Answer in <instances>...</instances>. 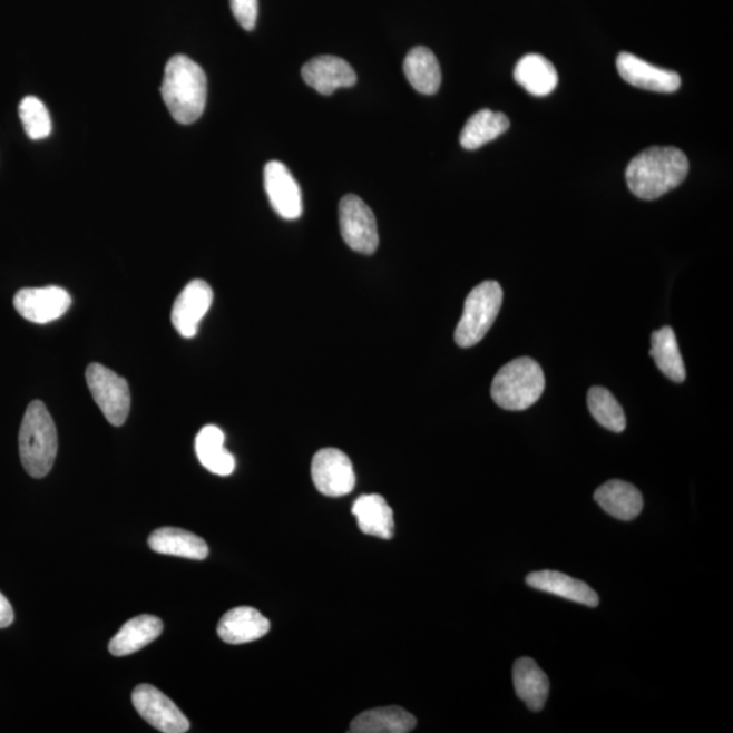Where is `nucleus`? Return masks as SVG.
Listing matches in <instances>:
<instances>
[{
  "mask_svg": "<svg viewBox=\"0 0 733 733\" xmlns=\"http://www.w3.org/2000/svg\"><path fill=\"white\" fill-rule=\"evenodd\" d=\"M148 545L159 555L189 558V560L197 561L205 560L209 553L204 539L197 537L194 532L174 529V527L155 530L148 538Z\"/></svg>",
  "mask_w": 733,
  "mask_h": 733,
  "instance_id": "obj_21",
  "label": "nucleus"
},
{
  "mask_svg": "<svg viewBox=\"0 0 733 733\" xmlns=\"http://www.w3.org/2000/svg\"><path fill=\"white\" fill-rule=\"evenodd\" d=\"M403 72L408 82L421 95L432 96L442 85V70L437 56L426 47L410 49L403 61Z\"/></svg>",
  "mask_w": 733,
  "mask_h": 733,
  "instance_id": "obj_24",
  "label": "nucleus"
},
{
  "mask_svg": "<svg viewBox=\"0 0 733 733\" xmlns=\"http://www.w3.org/2000/svg\"><path fill=\"white\" fill-rule=\"evenodd\" d=\"M133 702L136 712L155 730L164 733H185L190 729L185 714L157 687L146 683L135 687Z\"/></svg>",
  "mask_w": 733,
  "mask_h": 733,
  "instance_id": "obj_8",
  "label": "nucleus"
},
{
  "mask_svg": "<svg viewBox=\"0 0 733 733\" xmlns=\"http://www.w3.org/2000/svg\"><path fill=\"white\" fill-rule=\"evenodd\" d=\"M58 449V430L51 413L41 401H33L25 412L20 430V456L25 471L33 478L48 476Z\"/></svg>",
  "mask_w": 733,
  "mask_h": 733,
  "instance_id": "obj_3",
  "label": "nucleus"
},
{
  "mask_svg": "<svg viewBox=\"0 0 733 733\" xmlns=\"http://www.w3.org/2000/svg\"><path fill=\"white\" fill-rule=\"evenodd\" d=\"M512 676L518 697L531 712L543 711L550 691L548 675L532 658L521 657L514 664Z\"/></svg>",
  "mask_w": 733,
  "mask_h": 733,
  "instance_id": "obj_19",
  "label": "nucleus"
},
{
  "mask_svg": "<svg viewBox=\"0 0 733 733\" xmlns=\"http://www.w3.org/2000/svg\"><path fill=\"white\" fill-rule=\"evenodd\" d=\"M302 78L322 96H331L341 87H352L358 82L355 70L344 59L335 56H319L302 67Z\"/></svg>",
  "mask_w": 733,
  "mask_h": 733,
  "instance_id": "obj_13",
  "label": "nucleus"
},
{
  "mask_svg": "<svg viewBox=\"0 0 733 733\" xmlns=\"http://www.w3.org/2000/svg\"><path fill=\"white\" fill-rule=\"evenodd\" d=\"M232 11L242 28L251 32L256 28L258 17V0H229Z\"/></svg>",
  "mask_w": 733,
  "mask_h": 733,
  "instance_id": "obj_30",
  "label": "nucleus"
},
{
  "mask_svg": "<svg viewBox=\"0 0 733 733\" xmlns=\"http://www.w3.org/2000/svg\"><path fill=\"white\" fill-rule=\"evenodd\" d=\"M214 301V291L204 281L190 282L178 295L172 310V322L185 339L195 338L198 325Z\"/></svg>",
  "mask_w": 733,
  "mask_h": 733,
  "instance_id": "obj_12",
  "label": "nucleus"
},
{
  "mask_svg": "<svg viewBox=\"0 0 733 733\" xmlns=\"http://www.w3.org/2000/svg\"><path fill=\"white\" fill-rule=\"evenodd\" d=\"M270 619L256 608L235 607L223 615L217 625V635L227 644H247L268 635Z\"/></svg>",
  "mask_w": 733,
  "mask_h": 733,
  "instance_id": "obj_15",
  "label": "nucleus"
},
{
  "mask_svg": "<svg viewBox=\"0 0 733 733\" xmlns=\"http://www.w3.org/2000/svg\"><path fill=\"white\" fill-rule=\"evenodd\" d=\"M225 433L216 426H205L196 437L195 449L198 461L205 469L216 476L227 477L234 473L235 458L226 447Z\"/></svg>",
  "mask_w": 733,
  "mask_h": 733,
  "instance_id": "obj_22",
  "label": "nucleus"
},
{
  "mask_svg": "<svg viewBox=\"0 0 733 733\" xmlns=\"http://www.w3.org/2000/svg\"><path fill=\"white\" fill-rule=\"evenodd\" d=\"M20 119L25 133L32 140H42L52 133V120L41 99L29 96L20 104Z\"/></svg>",
  "mask_w": 733,
  "mask_h": 733,
  "instance_id": "obj_29",
  "label": "nucleus"
},
{
  "mask_svg": "<svg viewBox=\"0 0 733 733\" xmlns=\"http://www.w3.org/2000/svg\"><path fill=\"white\" fill-rule=\"evenodd\" d=\"M651 356L654 358L658 370L671 381L685 382L686 369L681 355L676 334L670 326H664L651 335Z\"/></svg>",
  "mask_w": 733,
  "mask_h": 733,
  "instance_id": "obj_27",
  "label": "nucleus"
},
{
  "mask_svg": "<svg viewBox=\"0 0 733 733\" xmlns=\"http://www.w3.org/2000/svg\"><path fill=\"white\" fill-rule=\"evenodd\" d=\"M71 295L65 289L49 285L40 289H22L14 296V307L22 319L35 324H49L61 319L71 307Z\"/></svg>",
  "mask_w": 733,
  "mask_h": 733,
  "instance_id": "obj_10",
  "label": "nucleus"
},
{
  "mask_svg": "<svg viewBox=\"0 0 733 733\" xmlns=\"http://www.w3.org/2000/svg\"><path fill=\"white\" fill-rule=\"evenodd\" d=\"M508 128L509 120L505 114L482 109L466 121L459 140L466 150H478L507 133Z\"/></svg>",
  "mask_w": 733,
  "mask_h": 733,
  "instance_id": "obj_26",
  "label": "nucleus"
},
{
  "mask_svg": "<svg viewBox=\"0 0 733 733\" xmlns=\"http://www.w3.org/2000/svg\"><path fill=\"white\" fill-rule=\"evenodd\" d=\"M514 78L531 96H549L556 89L558 76L556 67L544 56L526 55L515 67Z\"/></svg>",
  "mask_w": 733,
  "mask_h": 733,
  "instance_id": "obj_25",
  "label": "nucleus"
},
{
  "mask_svg": "<svg viewBox=\"0 0 733 733\" xmlns=\"http://www.w3.org/2000/svg\"><path fill=\"white\" fill-rule=\"evenodd\" d=\"M12 623H14V610L8 598L0 593V629L9 627Z\"/></svg>",
  "mask_w": 733,
  "mask_h": 733,
  "instance_id": "obj_31",
  "label": "nucleus"
},
{
  "mask_svg": "<svg viewBox=\"0 0 733 733\" xmlns=\"http://www.w3.org/2000/svg\"><path fill=\"white\" fill-rule=\"evenodd\" d=\"M617 68L625 82L638 89L675 92L682 84L680 74L652 66L629 52L619 53Z\"/></svg>",
  "mask_w": 733,
  "mask_h": 733,
  "instance_id": "obj_14",
  "label": "nucleus"
},
{
  "mask_svg": "<svg viewBox=\"0 0 733 733\" xmlns=\"http://www.w3.org/2000/svg\"><path fill=\"white\" fill-rule=\"evenodd\" d=\"M594 499L615 519L629 521L643 511L644 500L639 490L629 482L612 480L596 489Z\"/></svg>",
  "mask_w": 733,
  "mask_h": 733,
  "instance_id": "obj_18",
  "label": "nucleus"
},
{
  "mask_svg": "<svg viewBox=\"0 0 733 733\" xmlns=\"http://www.w3.org/2000/svg\"><path fill=\"white\" fill-rule=\"evenodd\" d=\"M164 631L163 620L154 615H139L129 619L119 633L111 638L109 652L114 656H128L135 654L148 644H152Z\"/></svg>",
  "mask_w": 733,
  "mask_h": 733,
  "instance_id": "obj_20",
  "label": "nucleus"
},
{
  "mask_svg": "<svg viewBox=\"0 0 733 733\" xmlns=\"http://www.w3.org/2000/svg\"><path fill=\"white\" fill-rule=\"evenodd\" d=\"M688 173V159L676 147H649L631 160L626 183L633 195L656 201L678 188Z\"/></svg>",
  "mask_w": 733,
  "mask_h": 733,
  "instance_id": "obj_1",
  "label": "nucleus"
},
{
  "mask_svg": "<svg viewBox=\"0 0 733 733\" xmlns=\"http://www.w3.org/2000/svg\"><path fill=\"white\" fill-rule=\"evenodd\" d=\"M353 517L365 536L391 539L394 536V514L381 495H363L353 502Z\"/></svg>",
  "mask_w": 733,
  "mask_h": 733,
  "instance_id": "obj_17",
  "label": "nucleus"
},
{
  "mask_svg": "<svg viewBox=\"0 0 733 733\" xmlns=\"http://www.w3.org/2000/svg\"><path fill=\"white\" fill-rule=\"evenodd\" d=\"M160 92L173 119L188 126L204 114L207 104V76L188 56H173L165 67Z\"/></svg>",
  "mask_w": 733,
  "mask_h": 733,
  "instance_id": "obj_2",
  "label": "nucleus"
},
{
  "mask_svg": "<svg viewBox=\"0 0 733 733\" xmlns=\"http://www.w3.org/2000/svg\"><path fill=\"white\" fill-rule=\"evenodd\" d=\"M341 235L348 246L358 253L374 254L379 234L374 213L356 195H346L339 207Z\"/></svg>",
  "mask_w": 733,
  "mask_h": 733,
  "instance_id": "obj_7",
  "label": "nucleus"
},
{
  "mask_svg": "<svg viewBox=\"0 0 733 733\" xmlns=\"http://www.w3.org/2000/svg\"><path fill=\"white\" fill-rule=\"evenodd\" d=\"M86 382L105 418L111 426L121 427L130 410V391L126 379L108 366L92 363L87 366Z\"/></svg>",
  "mask_w": 733,
  "mask_h": 733,
  "instance_id": "obj_6",
  "label": "nucleus"
},
{
  "mask_svg": "<svg viewBox=\"0 0 733 733\" xmlns=\"http://www.w3.org/2000/svg\"><path fill=\"white\" fill-rule=\"evenodd\" d=\"M545 383L543 366L531 358H519L497 372L490 394L500 408L518 412L531 408L540 399Z\"/></svg>",
  "mask_w": 733,
  "mask_h": 733,
  "instance_id": "obj_4",
  "label": "nucleus"
},
{
  "mask_svg": "<svg viewBox=\"0 0 733 733\" xmlns=\"http://www.w3.org/2000/svg\"><path fill=\"white\" fill-rule=\"evenodd\" d=\"M587 402L589 412L602 427L617 433L625 431L626 416L624 409L610 391L598 387L589 389Z\"/></svg>",
  "mask_w": 733,
  "mask_h": 733,
  "instance_id": "obj_28",
  "label": "nucleus"
},
{
  "mask_svg": "<svg viewBox=\"0 0 733 733\" xmlns=\"http://www.w3.org/2000/svg\"><path fill=\"white\" fill-rule=\"evenodd\" d=\"M264 185L272 208L278 216L285 221L300 219L303 213L302 190L287 166L278 160L266 164Z\"/></svg>",
  "mask_w": 733,
  "mask_h": 733,
  "instance_id": "obj_11",
  "label": "nucleus"
},
{
  "mask_svg": "<svg viewBox=\"0 0 733 733\" xmlns=\"http://www.w3.org/2000/svg\"><path fill=\"white\" fill-rule=\"evenodd\" d=\"M502 304L501 285L487 281L477 285L465 301L463 314L456 331V343L470 348L480 343L492 328Z\"/></svg>",
  "mask_w": 733,
  "mask_h": 733,
  "instance_id": "obj_5",
  "label": "nucleus"
},
{
  "mask_svg": "<svg viewBox=\"0 0 733 733\" xmlns=\"http://www.w3.org/2000/svg\"><path fill=\"white\" fill-rule=\"evenodd\" d=\"M418 720L400 706L375 707L360 713L352 720V733H408L414 730Z\"/></svg>",
  "mask_w": 733,
  "mask_h": 733,
  "instance_id": "obj_23",
  "label": "nucleus"
},
{
  "mask_svg": "<svg viewBox=\"0 0 733 733\" xmlns=\"http://www.w3.org/2000/svg\"><path fill=\"white\" fill-rule=\"evenodd\" d=\"M526 583L534 589L560 596V598L576 602V604L596 607L599 596L588 584L574 579L556 570L532 571L527 576Z\"/></svg>",
  "mask_w": 733,
  "mask_h": 733,
  "instance_id": "obj_16",
  "label": "nucleus"
},
{
  "mask_svg": "<svg viewBox=\"0 0 733 733\" xmlns=\"http://www.w3.org/2000/svg\"><path fill=\"white\" fill-rule=\"evenodd\" d=\"M312 477L315 488L328 497L345 496L356 486L351 459L338 449H324L315 453Z\"/></svg>",
  "mask_w": 733,
  "mask_h": 733,
  "instance_id": "obj_9",
  "label": "nucleus"
}]
</instances>
